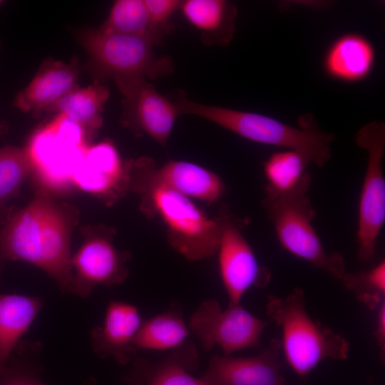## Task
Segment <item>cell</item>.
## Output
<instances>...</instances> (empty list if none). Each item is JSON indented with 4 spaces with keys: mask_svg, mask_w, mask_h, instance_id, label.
Instances as JSON below:
<instances>
[{
    "mask_svg": "<svg viewBox=\"0 0 385 385\" xmlns=\"http://www.w3.org/2000/svg\"><path fill=\"white\" fill-rule=\"evenodd\" d=\"M109 95L108 88L100 84L77 87L46 111L60 113L82 129L96 130L103 124L101 113Z\"/></svg>",
    "mask_w": 385,
    "mask_h": 385,
    "instance_id": "19",
    "label": "cell"
},
{
    "mask_svg": "<svg viewBox=\"0 0 385 385\" xmlns=\"http://www.w3.org/2000/svg\"><path fill=\"white\" fill-rule=\"evenodd\" d=\"M266 313L281 329V350L289 366L299 376H307L325 359L348 358L349 342L310 317L302 289L296 288L285 297L269 295Z\"/></svg>",
    "mask_w": 385,
    "mask_h": 385,
    "instance_id": "4",
    "label": "cell"
},
{
    "mask_svg": "<svg viewBox=\"0 0 385 385\" xmlns=\"http://www.w3.org/2000/svg\"><path fill=\"white\" fill-rule=\"evenodd\" d=\"M189 330L179 312L168 311L143 321L133 344L136 349H175L186 341Z\"/></svg>",
    "mask_w": 385,
    "mask_h": 385,
    "instance_id": "20",
    "label": "cell"
},
{
    "mask_svg": "<svg viewBox=\"0 0 385 385\" xmlns=\"http://www.w3.org/2000/svg\"><path fill=\"white\" fill-rule=\"evenodd\" d=\"M114 235L112 228L105 227L84 230L83 243L71 257V292L87 297L98 285L120 284L125 281L128 270L125 264L130 255L114 246Z\"/></svg>",
    "mask_w": 385,
    "mask_h": 385,
    "instance_id": "9",
    "label": "cell"
},
{
    "mask_svg": "<svg viewBox=\"0 0 385 385\" xmlns=\"http://www.w3.org/2000/svg\"><path fill=\"white\" fill-rule=\"evenodd\" d=\"M78 76L79 68L76 63L48 61L16 94L14 105L22 112L38 115L76 88Z\"/></svg>",
    "mask_w": 385,
    "mask_h": 385,
    "instance_id": "14",
    "label": "cell"
},
{
    "mask_svg": "<svg viewBox=\"0 0 385 385\" xmlns=\"http://www.w3.org/2000/svg\"><path fill=\"white\" fill-rule=\"evenodd\" d=\"M152 159L131 163L129 190L140 196V208L165 225L169 245L189 260H202L217 252L221 224L192 200L158 181L151 171Z\"/></svg>",
    "mask_w": 385,
    "mask_h": 385,
    "instance_id": "2",
    "label": "cell"
},
{
    "mask_svg": "<svg viewBox=\"0 0 385 385\" xmlns=\"http://www.w3.org/2000/svg\"><path fill=\"white\" fill-rule=\"evenodd\" d=\"M175 104L179 115H197L251 141L299 151L319 168L331 159L334 135L320 129L310 114L300 116L297 128L263 114L209 106L181 97Z\"/></svg>",
    "mask_w": 385,
    "mask_h": 385,
    "instance_id": "3",
    "label": "cell"
},
{
    "mask_svg": "<svg viewBox=\"0 0 385 385\" xmlns=\"http://www.w3.org/2000/svg\"><path fill=\"white\" fill-rule=\"evenodd\" d=\"M151 171L158 181L191 200L213 202L224 191L217 174L191 162L170 160L158 168L152 160Z\"/></svg>",
    "mask_w": 385,
    "mask_h": 385,
    "instance_id": "15",
    "label": "cell"
},
{
    "mask_svg": "<svg viewBox=\"0 0 385 385\" xmlns=\"http://www.w3.org/2000/svg\"><path fill=\"white\" fill-rule=\"evenodd\" d=\"M5 131V128L4 125L0 123V134H3Z\"/></svg>",
    "mask_w": 385,
    "mask_h": 385,
    "instance_id": "29",
    "label": "cell"
},
{
    "mask_svg": "<svg viewBox=\"0 0 385 385\" xmlns=\"http://www.w3.org/2000/svg\"><path fill=\"white\" fill-rule=\"evenodd\" d=\"M311 183L283 194L265 188L262 204L287 251L341 279L346 273L344 257L338 252H327L312 225L317 213L307 196Z\"/></svg>",
    "mask_w": 385,
    "mask_h": 385,
    "instance_id": "6",
    "label": "cell"
},
{
    "mask_svg": "<svg viewBox=\"0 0 385 385\" xmlns=\"http://www.w3.org/2000/svg\"><path fill=\"white\" fill-rule=\"evenodd\" d=\"M142 322L137 307L110 302L103 324L91 332L94 352L102 358L111 356L120 364H128L137 351L133 342Z\"/></svg>",
    "mask_w": 385,
    "mask_h": 385,
    "instance_id": "13",
    "label": "cell"
},
{
    "mask_svg": "<svg viewBox=\"0 0 385 385\" xmlns=\"http://www.w3.org/2000/svg\"><path fill=\"white\" fill-rule=\"evenodd\" d=\"M180 9L186 20L200 33L203 43L227 46L233 38L237 9L224 0H187Z\"/></svg>",
    "mask_w": 385,
    "mask_h": 385,
    "instance_id": "17",
    "label": "cell"
},
{
    "mask_svg": "<svg viewBox=\"0 0 385 385\" xmlns=\"http://www.w3.org/2000/svg\"><path fill=\"white\" fill-rule=\"evenodd\" d=\"M99 28L108 32L149 38L156 44L163 38L152 24L144 0L115 1Z\"/></svg>",
    "mask_w": 385,
    "mask_h": 385,
    "instance_id": "22",
    "label": "cell"
},
{
    "mask_svg": "<svg viewBox=\"0 0 385 385\" xmlns=\"http://www.w3.org/2000/svg\"><path fill=\"white\" fill-rule=\"evenodd\" d=\"M71 206L54 201L38 190L24 208L9 215L0 225V260L31 263L53 277L61 290H71L70 240L76 220Z\"/></svg>",
    "mask_w": 385,
    "mask_h": 385,
    "instance_id": "1",
    "label": "cell"
},
{
    "mask_svg": "<svg viewBox=\"0 0 385 385\" xmlns=\"http://www.w3.org/2000/svg\"><path fill=\"white\" fill-rule=\"evenodd\" d=\"M188 363L171 359L149 369L144 374L148 385H208L201 377L188 372Z\"/></svg>",
    "mask_w": 385,
    "mask_h": 385,
    "instance_id": "25",
    "label": "cell"
},
{
    "mask_svg": "<svg viewBox=\"0 0 385 385\" xmlns=\"http://www.w3.org/2000/svg\"><path fill=\"white\" fill-rule=\"evenodd\" d=\"M267 324L240 304H228L222 309L217 300L208 299L192 313L188 327L204 350L218 345L225 356H229L236 351L260 346Z\"/></svg>",
    "mask_w": 385,
    "mask_h": 385,
    "instance_id": "8",
    "label": "cell"
},
{
    "mask_svg": "<svg viewBox=\"0 0 385 385\" xmlns=\"http://www.w3.org/2000/svg\"><path fill=\"white\" fill-rule=\"evenodd\" d=\"M2 261L0 260V274H1V269H2Z\"/></svg>",
    "mask_w": 385,
    "mask_h": 385,
    "instance_id": "30",
    "label": "cell"
},
{
    "mask_svg": "<svg viewBox=\"0 0 385 385\" xmlns=\"http://www.w3.org/2000/svg\"><path fill=\"white\" fill-rule=\"evenodd\" d=\"M280 350L279 340L274 339L255 356L215 355L201 378L208 385H283Z\"/></svg>",
    "mask_w": 385,
    "mask_h": 385,
    "instance_id": "12",
    "label": "cell"
},
{
    "mask_svg": "<svg viewBox=\"0 0 385 385\" xmlns=\"http://www.w3.org/2000/svg\"><path fill=\"white\" fill-rule=\"evenodd\" d=\"M340 280L343 286L370 310L375 311L385 301L384 260L369 270L346 272Z\"/></svg>",
    "mask_w": 385,
    "mask_h": 385,
    "instance_id": "24",
    "label": "cell"
},
{
    "mask_svg": "<svg viewBox=\"0 0 385 385\" xmlns=\"http://www.w3.org/2000/svg\"><path fill=\"white\" fill-rule=\"evenodd\" d=\"M368 153L359 202L357 257L361 262L374 260L379 235L385 220V180L382 160L385 150V123L373 121L362 126L354 138Z\"/></svg>",
    "mask_w": 385,
    "mask_h": 385,
    "instance_id": "7",
    "label": "cell"
},
{
    "mask_svg": "<svg viewBox=\"0 0 385 385\" xmlns=\"http://www.w3.org/2000/svg\"><path fill=\"white\" fill-rule=\"evenodd\" d=\"M375 59L372 44L364 36L346 34L329 46L324 58V68L332 78L356 82L371 72Z\"/></svg>",
    "mask_w": 385,
    "mask_h": 385,
    "instance_id": "16",
    "label": "cell"
},
{
    "mask_svg": "<svg viewBox=\"0 0 385 385\" xmlns=\"http://www.w3.org/2000/svg\"><path fill=\"white\" fill-rule=\"evenodd\" d=\"M150 21L155 28L164 37L170 31V19L180 9L181 1L144 0Z\"/></svg>",
    "mask_w": 385,
    "mask_h": 385,
    "instance_id": "26",
    "label": "cell"
},
{
    "mask_svg": "<svg viewBox=\"0 0 385 385\" xmlns=\"http://www.w3.org/2000/svg\"><path fill=\"white\" fill-rule=\"evenodd\" d=\"M34 165L26 148L6 146L0 148V212L19 192Z\"/></svg>",
    "mask_w": 385,
    "mask_h": 385,
    "instance_id": "23",
    "label": "cell"
},
{
    "mask_svg": "<svg viewBox=\"0 0 385 385\" xmlns=\"http://www.w3.org/2000/svg\"><path fill=\"white\" fill-rule=\"evenodd\" d=\"M221 232L218 249L220 277L228 297V304H238L252 286L265 287L270 272L260 267L255 255L242 234L246 220H240L227 209L218 215Z\"/></svg>",
    "mask_w": 385,
    "mask_h": 385,
    "instance_id": "10",
    "label": "cell"
},
{
    "mask_svg": "<svg viewBox=\"0 0 385 385\" xmlns=\"http://www.w3.org/2000/svg\"><path fill=\"white\" fill-rule=\"evenodd\" d=\"M88 58L86 67L98 81L113 79L119 91L146 78L155 79L173 71L169 57L155 54L150 38L120 34L98 29L75 32Z\"/></svg>",
    "mask_w": 385,
    "mask_h": 385,
    "instance_id": "5",
    "label": "cell"
},
{
    "mask_svg": "<svg viewBox=\"0 0 385 385\" xmlns=\"http://www.w3.org/2000/svg\"><path fill=\"white\" fill-rule=\"evenodd\" d=\"M311 163L308 156L297 150L287 149L274 153L264 165L267 180L265 188L283 194L312 183L311 175L307 170Z\"/></svg>",
    "mask_w": 385,
    "mask_h": 385,
    "instance_id": "21",
    "label": "cell"
},
{
    "mask_svg": "<svg viewBox=\"0 0 385 385\" xmlns=\"http://www.w3.org/2000/svg\"><path fill=\"white\" fill-rule=\"evenodd\" d=\"M123 124L136 135H148L165 146L179 115L174 102L157 91L146 80L133 83L120 91Z\"/></svg>",
    "mask_w": 385,
    "mask_h": 385,
    "instance_id": "11",
    "label": "cell"
},
{
    "mask_svg": "<svg viewBox=\"0 0 385 385\" xmlns=\"http://www.w3.org/2000/svg\"><path fill=\"white\" fill-rule=\"evenodd\" d=\"M376 324L374 337L379 347L381 361L385 359V301L382 302L375 310Z\"/></svg>",
    "mask_w": 385,
    "mask_h": 385,
    "instance_id": "27",
    "label": "cell"
},
{
    "mask_svg": "<svg viewBox=\"0 0 385 385\" xmlns=\"http://www.w3.org/2000/svg\"><path fill=\"white\" fill-rule=\"evenodd\" d=\"M2 3H3V1L0 0V5H1Z\"/></svg>",
    "mask_w": 385,
    "mask_h": 385,
    "instance_id": "31",
    "label": "cell"
},
{
    "mask_svg": "<svg viewBox=\"0 0 385 385\" xmlns=\"http://www.w3.org/2000/svg\"><path fill=\"white\" fill-rule=\"evenodd\" d=\"M41 307L42 301L36 297L0 294V379L7 370L8 358Z\"/></svg>",
    "mask_w": 385,
    "mask_h": 385,
    "instance_id": "18",
    "label": "cell"
},
{
    "mask_svg": "<svg viewBox=\"0 0 385 385\" xmlns=\"http://www.w3.org/2000/svg\"><path fill=\"white\" fill-rule=\"evenodd\" d=\"M0 385H43L35 376L24 371H8L0 379Z\"/></svg>",
    "mask_w": 385,
    "mask_h": 385,
    "instance_id": "28",
    "label": "cell"
}]
</instances>
